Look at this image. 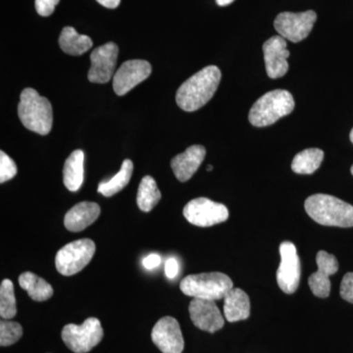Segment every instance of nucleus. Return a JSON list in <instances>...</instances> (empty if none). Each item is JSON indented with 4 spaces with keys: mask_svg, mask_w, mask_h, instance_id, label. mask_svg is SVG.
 <instances>
[{
    "mask_svg": "<svg viewBox=\"0 0 353 353\" xmlns=\"http://www.w3.org/2000/svg\"><path fill=\"white\" fill-rule=\"evenodd\" d=\"M221 71L217 66H208L197 72L179 88L176 101L187 112L203 108L219 87Z\"/></svg>",
    "mask_w": 353,
    "mask_h": 353,
    "instance_id": "f257e3e1",
    "label": "nucleus"
},
{
    "mask_svg": "<svg viewBox=\"0 0 353 353\" xmlns=\"http://www.w3.org/2000/svg\"><path fill=\"white\" fill-rule=\"evenodd\" d=\"M307 214L324 226L353 227V206L329 194H313L304 203Z\"/></svg>",
    "mask_w": 353,
    "mask_h": 353,
    "instance_id": "f03ea898",
    "label": "nucleus"
},
{
    "mask_svg": "<svg viewBox=\"0 0 353 353\" xmlns=\"http://www.w3.org/2000/svg\"><path fill=\"white\" fill-rule=\"evenodd\" d=\"M18 115L28 130L41 136L50 134L52 129L53 114L50 101L46 97H41L34 88H25L21 94Z\"/></svg>",
    "mask_w": 353,
    "mask_h": 353,
    "instance_id": "7ed1b4c3",
    "label": "nucleus"
},
{
    "mask_svg": "<svg viewBox=\"0 0 353 353\" xmlns=\"http://www.w3.org/2000/svg\"><path fill=\"white\" fill-rule=\"evenodd\" d=\"M294 109V99L290 92L285 90H275L267 92L256 101L248 115V119L254 127H267L279 119L289 115Z\"/></svg>",
    "mask_w": 353,
    "mask_h": 353,
    "instance_id": "20e7f679",
    "label": "nucleus"
},
{
    "mask_svg": "<svg viewBox=\"0 0 353 353\" xmlns=\"http://www.w3.org/2000/svg\"><path fill=\"white\" fill-rule=\"evenodd\" d=\"M233 288L231 278L220 272L189 275L180 284V289L185 296L214 301L224 299Z\"/></svg>",
    "mask_w": 353,
    "mask_h": 353,
    "instance_id": "39448f33",
    "label": "nucleus"
},
{
    "mask_svg": "<svg viewBox=\"0 0 353 353\" xmlns=\"http://www.w3.org/2000/svg\"><path fill=\"white\" fill-rule=\"evenodd\" d=\"M62 340L75 353H87L101 343L103 329L97 318H88L82 325L68 324L61 333Z\"/></svg>",
    "mask_w": 353,
    "mask_h": 353,
    "instance_id": "423d86ee",
    "label": "nucleus"
},
{
    "mask_svg": "<svg viewBox=\"0 0 353 353\" xmlns=\"http://www.w3.org/2000/svg\"><path fill=\"white\" fill-rule=\"evenodd\" d=\"M95 253V243L90 239L72 241L63 246L55 257L57 271L63 276H73L85 268Z\"/></svg>",
    "mask_w": 353,
    "mask_h": 353,
    "instance_id": "0eeeda50",
    "label": "nucleus"
},
{
    "mask_svg": "<svg viewBox=\"0 0 353 353\" xmlns=\"http://www.w3.org/2000/svg\"><path fill=\"white\" fill-rule=\"evenodd\" d=\"M183 214L194 226L211 227L225 222L229 218V210L224 204L199 197L185 206Z\"/></svg>",
    "mask_w": 353,
    "mask_h": 353,
    "instance_id": "6e6552de",
    "label": "nucleus"
},
{
    "mask_svg": "<svg viewBox=\"0 0 353 353\" xmlns=\"http://www.w3.org/2000/svg\"><path fill=\"white\" fill-rule=\"evenodd\" d=\"M317 20V14L312 10L305 12H283L279 14L274 22V27L281 37L299 43L309 36Z\"/></svg>",
    "mask_w": 353,
    "mask_h": 353,
    "instance_id": "1a4fd4ad",
    "label": "nucleus"
},
{
    "mask_svg": "<svg viewBox=\"0 0 353 353\" xmlns=\"http://www.w3.org/2000/svg\"><path fill=\"white\" fill-rule=\"evenodd\" d=\"M281 263L277 271V282L280 289L288 294H294L301 282V259L296 248L290 241L280 245Z\"/></svg>",
    "mask_w": 353,
    "mask_h": 353,
    "instance_id": "9d476101",
    "label": "nucleus"
},
{
    "mask_svg": "<svg viewBox=\"0 0 353 353\" xmlns=\"http://www.w3.org/2000/svg\"><path fill=\"white\" fill-rule=\"evenodd\" d=\"M119 48L117 44L108 43L99 46L90 54V66L88 79L90 83H106L113 78L117 63Z\"/></svg>",
    "mask_w": 353,
    "mask_h": 353,
    "instance_id": "9b49d317",
    "label": "nucleus"
},
{
    "mask_svg": "<svg viewBox=\"0 0 353 353\" xmlns=\"http://www.w3.org/2000/svg\"><path fill=\"white\" fill-rule=\"evenodd\" d=\"M152 339L153 343L162 353H182L185 347L180 324L170 316L161 318L155 324Z\"/></svg>",
    "mask_w": 353,
    "mask_h": 353,
    "instance_id": "f8f14e48",
    "label": "nucleus"
},
{
    "mask_svg": "<svg viewBox=\"0 0 353 353\" xmlns=\"http://www.w3.org/2000/svg\"><path fill=\"white\" fill-rule=\"evenodd\" d=\"M152 65L145 60L124 62L113 77V90L116 94L125 95L143 82L152 74Z\"/></svg>",
    "mask_w": 353,
    "mask_h": 353,
    "instance_id": "ddd939ff",
    "label": "nucleus"
},
{
    "mask_svg": "<svg viewBox=\"0 0 353 353\" xmlns=\"http://www.w3.org/2000/svg\"><path fill=\"white\" fill-rule=\"evenodd\" d=\"M189 311L194 326L202 331L212 334L224 326V318L214 301L194 299L190 301Z\"/></svg>",
    "mask_w": 353,
    "mask_h": 353,
    "instance_id": "4468645a",
    "label": "nucleus"
},
{
    "mask_svg": "<svg viewBox=\"0 0 353 353\" xmlns=\"http://www.w3.org/2000/svg\"><path fill=\"white\" fill-rule=\"evenodd\" d=\"M263 53L265 66L269 78H282L288 73L290 51L288 50L285 39L281 36L272 37L265 41Z\"/></svg>",
    "mask_w": 353,
    "mask_h": 353,
    "instance_id": "2eb2a0df",
    "label": "nucleus"
},
{
    "mask_svg": "<svg viewBox=\"0 0 353 353\" xmlns=\"http://www.w3.org/2000/svg\"><path fill=\"white\" fill-rule=\"evenodd\" d=\"M318 270L308 279V285L314 296L325 299L330 296L331 281L330 277L339 270V262L333 254L320 250L316 256Z\"/></svg>",
    "mask_w": 353,
    "mask_h": 353,
    "instance_id": "dca6fc26",
    "label": "nucleus"
},
{
    "mask_svg": "<svg viewBox=\"0 0 353 353\" xmlns=\"http://www.w3.org/2000/svg\"><path fill=\"white\" fill-rule=\"evenodd\" d=\"M205 155V148L202 145L190 146L185 152L176 155L171 160V168L176 178L180 182H188L199 168Z\"/></svg>",
    "mask_w": 353,
    "mask_h": 353,
    "instance_id": "f3484780",
    "label": "nucleus"
},
{
    "mask_svg": "<svg viewBox=\"0 0 353 353\" xmlns=\"http://www.w3.org/2000/svg\"><path fill=\"white\" fill-rule=\"evenodd\" d=\"M101 215V208L95 202L83 201L70 209L64 218L66 229L73 233L83 231Z\"/></svg>",
    "mask_w": 353,
    "mask_h": 353,
    "instance_id": "a211bd4d",
    "label": "nucleus"
},
{
    "mask_svg": "<svg viewBox=\"0 0 353 353\" xmlns=\"http://www.w3.org/2000/svg\"><path fill=\"white\" fill-rule=\"evenodd\" d=\"M224 314L228 322L241 321L250 317V297L243 290L233 288L225 296Z\"/></svg>",
    "mask_w": 353,
    "mask_h": 353,
    "instance_id": "6ab92c4d",
    "label": "nucleus"
},
{
    "mask_svg": "<svg viewBox=\"0 0 353 353\" xmlns=\"http://www.w3.org/2000/svg\"><path fill=\"white\" fill-rule=\"evenodd\" d=\"M83 160L85 154L83 150H75L70 154L65 161L63 169V182L70 192H78L83 183Z\"/></svg>",
    "mask_w": 353,
    "mask_h": 353,
    "instance_id": "aec40b11",
    "label": "nucleus"
},
{
    "mask_svg": "<svg viewBox=\"0 0 353 353\" xmlns=\"http://www.w3.org/2000/svg\"><path fill=\"white\" fill-rule=\"evenodd\" d=\"M59 46L67 54L80 57L90 50L92 41L85 34H78L74 28L65 27L59 37Z\"/></svg>",
    "mask_w": 353,
    "mask_h": 353,
    "instance_id": "412c9836",
    "label": "nucleus"
},
{
    "mask_svg": "<svg viewBox=\"0 0 353 353\" xmlns=\"http://www.w3.org/2000/svg\"><path fill=\"white\" fill-rule=\"evenodd\" d=\"M19 285L34 301H46L53 296L51 285L32 272L21 274Z\"/></svg>",
    "mask_w": 353,
    "mask_h": 353,
    "instance_id": "4be33fe9",
    "label": "nucleus"
},
{
    "mask_svg": "<svg viewBox=\"0 0 353 353\" xmlns=\"http://www.w3.org/2000/svg\"><path fill=\"white\" fill-rule=\"evenodd\" d=\"M134 164L132 160L125 159L121 166L120 171L110 180L103 181L99 185L97 192L102 196L110 197L121 192L131 181Z\"/></svg>",
    "mask_w": 353,
    "mask_h": 353,
    "instance_id": "5701e85b",
    "label": "nucleus"
},
{
    "mask_svg": "<svg viewBox=\"0 0 353 353\" xmlns=\"http://www.w3.org/2000/svg\"><path fill=\"white\" fill-rule=\"evenodd\" d=\"M324 159V152L319 148H307L297 153L292 162V169L294 173L310 175L314 173Z\"/></svg>",
    "mask_w": 353,
    "mask_h": 353,
    "instance_id": "b1692460",
    "label": "nucleus"
},
{
    "mask_svg": "<svg viewBox=\"0 0 353 353\" xmlns=\"http://www.w3.org/2000/svg\"><path fill=\"white\" fill-rule=\"evenodd\" d=\"M161 192L158 189L154 179L150 176H143L139 183L137 203L143 212H150L161 199Z\"/></svg>",
    "mask_w": 353,
    "mask_h": 353,
    "instance_id": "393cba45",
    "label": "nucleus"
},
{
    "mask_svg": "<svg viewBox=\"0 0 353 353\" xmlns=\"http://www.w3.org/2000/svg\"><path fill=\"white\" fill-rule=\"evenodd\" d=\"M17 314L14 285L9 279L2 281L0 285V316L3 319H12Z\"/></svg>",
    "mask_w": 353,
    "mask_h": 353,
    "instance_id": "a878e982",
    "label": "nucleus"
},
{
    "mask_svg": "<svg viewBox=\"0 0 353 353\" xmlns=\"http://www.w3.org/2000/svg\"><path fill=\"white\" fill-rule=\"evenodd\" d=\"M23 334L22 326L17 322L2 320L0 323V345L9 347L20 340Z\"/></svg>",
    "mask_w": 353,
    "mask_h": 353,
    "instance_id": "bb28decb",
    "label": "nucleus"
},
{
    "mask_svg": "<svg viewBox=\"0 0 353 353\" xmlns=\"http://www.w3.org/2000/svg\"><path fill=\"white\" fill-rule=\"evenodd\" d=\"M17 175V166L3 150L0 152V183H3Z\"/></svg>",
    "mask_w": 353,
    "mask_h": 353,
    "instance_id": "cd10ccee",
    "label": "nucleus"
},
{
    "mask_svg": "<svg viewBox=\"0 0 353 353\" xmlns=\"http://www.w3.org/2000/svg\"><path fill=\"white\" fill-rule=\"evenodd\" d=\"M60 0H36L34 6H36L37 12L43 17H48L54 12L55 7L59 3Z\"/></svg>",
    "mask_w": 353,
    "mask_h": 353,
    "instance_id": "c85d7f7f",
    "label": "nucleus"
},
{
    "mask_svg": "<svg viewBox=\"0 0 353 353\" xmlns=\"http://www.w3.org/2000/svg\"><path fill=\"white\" fill-rule=\"evenodd\" d=\"M341 296L353 303V273L345 274L341 284Z\"/></svg>",
    "mask_w": 353,
    "mask_h": 353,
    "instance_id": "c756f323",
    "label": "nucleus"
},
{
    "mask_svg": "<svg viewBox=\"0 0 353 353\" xmlns=\"http://www.w3.org/2000/svg\"><path fill=\"white\" fill-rule=\"evenodd\" d=\"M161 256H160L159 254H157V253H152V254L148 255V256L143 259V264L148 270H152V269L157 268V267L161 264Z\"/></svg>",
    "mask_w": 353,
    "mask_h": 353,
    "instance_id": "7c9ffc66",
    "label": "nucleus"
},
{
    "mask_svg": "<svg viewBox=\"0 0 353 353\" xmlns=\"http://www.w3.org/2000/svg\"><path fill=\"white\" fill-rule=\"evenodd\" d=\"M179 273V263L176 259H169L165 263V274H166L167 278L174 279L178 275Z\"/></svg>",
    "mask_w": 353,
    "mask_h": 353,
    "instance_id": "2f4dec72",
    "label": "nucleus"
},
{
    "mask_svg": "<svg viewBox=\"0 0 353 353\" xmlns=\"http://www.w3.org/2000/svg\"><path fill=\"white\" fill-rule=\"evenodd\" d=\"M97 1L106 8L114 9L119 6L121 0H97Z\"/></svg>",
    "mask_w": 353,
    "mask_h": 353,
    "instance_id": "473e14b6",
    "label": "nucleus"
},
{
    "mask_svg": "<svg viewBox=\"0 0 353 353\" xmlns=\"http://www.w3.org/2000/svg\"><path fill=\"white\" fill-rule=\"evenodd\" d=\"M234 0H216V3L219 6H228L230 4L233 3Z\"/></svg>",
    "mask_w": 353,
    "mask_h": 353,
    "instance_id": "72a5a7b5",
    "label": "nucleus"
},
{
    "mask_svg": "<svg viewBox=\"0 0 353 353\" xmlns=\"http://www.w3.org/2000/svg\"><path fill=\"white\" fill-rule=\"evenodd\" d=\"M213 169L212 165H208V168H206V170L211 171Z\"/></svg>",
    "mask_w": 353,
    "mask_h": 353,
    "instance_id": "f704fd0d",
    "label": "nucleus"
},
{
    "mask_svg": "<svg viewBox=\"0 0 353 353\" xmlns=\"http://www.w3.org/2000/svg\"><path fill=\"white\" fill-rule=\"evenodd\" d=\"M350 141H352V143H353V129L352 130V132H350Z\"/></svg>",
    "mask_w": 353,
    "mask_h": 353,
    "instance_id": "c9c22d12",
    "label": "nucleus"
},
{
    "mask_svg": "<svg viewBox=\"0 0 353 353\" xmlns=\"http://www.w3.org/2000/svg\"><path fill=\"white\" fill-rule=\"evenodd\" d=\"M352 174L353 175V165H352Z\"/></svg>",
    "mask_w": 353,
    "mask_h": 353,
    "instance_id": "e433bc0d",
    "label": "nucleus"
}]
</instances>
